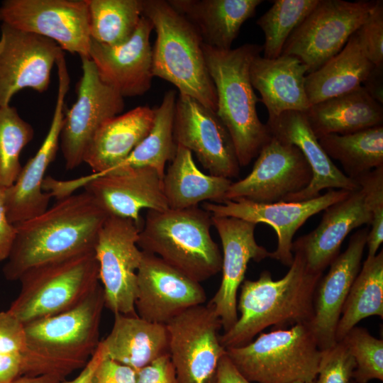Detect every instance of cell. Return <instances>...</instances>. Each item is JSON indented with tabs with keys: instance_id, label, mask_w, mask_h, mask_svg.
<instances>
[{
	"instance_id": "8992f818",
	"label": "cell",
	"mask_w": 383,
	"mask_h": 383,
	"mask_svg": "<svg viewBox=\"0 0 383 383\" xmlns=\"http://www.w3.org/2000/svg\"><path fill=\"white\" fill-rule=\"evenodd\" d=\"M211 226V215L197 206L148 210L137 244L200 283L221 270L222 255L212 239Z\"/></svg>"
},
{
	"instance_id": "ffe728a7",
	"label": "cell",
	"mask_w": 383,
	"mask_h": 383,
	"mask_svg": "<svg viewBox=\"0 0 383 383\" xmlns=\"http://www.w3.org/2000/svg\"><path fill=\"white\" fill-rule=\"evenodd\" d=\"M212 226L221 241L222 279L209 304L220 318L224 331L238 319V290L245 280L248 262L270 257V252L260 245L255 238L256 224L234 218L211 216Z\"/></svg>"
},
{
	"instance_id": "4316f807",
	"label": "cell",
	"mask_w": 383,
	"mask_h": 383,
	"mask_svg": "<svg viewBox=\"0 0 383 383\" xmlns=\"http://www.w3.org/2000/svg\"><path fill=\"white\" fill-rule=\"evenodd\" d=\"M155 109L139 106L106 121L96 131L84 156L94 174H102L124 161L150 132Z\"/></svg>"
},
{
	"instance_id": "e0dca14e",
	"label": "cell",
	"mask_w": 383,
	"mask_h": 383,
	"mask_svg": "<svg viewBox=\"0 0 383 383\" xmlns=\"http://www.w3.org/2000/svg\"><path fill=\"white\" fill-rule=\"evenodd\" d=\"M350 191L328 189L324 194L298 202L257 203L245 199L226 200L223 203L204 202L203 209L211 216L234 217L254 224L265 223L277 233V246L271 258L290 267L293 262V237L312 216L346 198Z\"/></svg>"
},
{
	"instance_id": "7c38bea8",
	"label": "cell",
	"mask_w": 383,
	"mask_h": 383,
	"mask_svg": "<svg viewBox=\"0 0 383 383\" xmlns=\"http://www.w3.org/2000/svg\"><path fill=\"white\" fill-rule=\"evenodd\" d=\"M0 22L49 38L80 58L89 57L87 0H5L0 5Z\"/></svg>"
},
{
	"instance_id": "e575fe53",
	"label": "cell",
	"mask_w": 383,
	"mask_h": 383,
	"mask_svg": "<svg viewBox=\"0 0 383 383\" xmlns=\"http://www.w3.org/2000/svg\"><path fill=\"white\" fill-rule=\"evenodd\" d=\"M372 316L383 317V251L367 257L345 299L336 327L335 341L344 336L362 319Z\"/></svg>"
},
{
	"instance_id": "7a4b0ae2",
	"label": "cell",
	"mask_w": 383,
	"mask_h": 383,
	"mask_svg": "<svg viewBox=\"0 0 383 383\" xmlns=\"http://www.w3.org/2000/svg\"><path fill=\"white\" fill-rule=\"evenodd\" d=\"M322 276L310 273L301 257L294 254L289 270L282 279L274 280L265 270L257 280H244L237 300L240 316L220 335L222 346L228 349L245 345L269 326L283 329L310 324L314 292Z\"/></svg>"
},
{
	"instance_id": "603a6c76",
	"label": "cell",
	"mask_w": 383,
	"mask_h": 383,
	"mask_svg": "<svg viewBox=\"0 0 383 383\" xmlns=\"http://www.w3.org/2000/svg\"><path fill=\"white\" fill-rule=\"evenodd\" d=\"M162 179L152 167H135L91 178L83 187L109 215L132 219L140 226L143 209H169Z\"/></svg>"
},
{
	"instance_id": "4dcf8cb0",
	"label": "cell",
	"mask_w": 383,
	"mask_h": 383,
	"mask_svg": "<svg viewBox=\"0 0 383 383\" xmlns=\"http://www.w3.org/2000/svg\"><path fill=\"white\" fill-rule=\"evenodd\" d=\"M232 182L231 179L202 172L192 152L179 145L162 179L164 194L172 209L197 206L208 200L223 203Z\"/></svg>"
},
{
	"instance_id": "cb8c5ba5",
	"label": "cell",
	"mask_w": 383,
	"mask_h": 383,
	"mask_svg": "<svg viewBox=\"0 0 383 383\" xmlns=\"http://www.w3.org/2000/svg\"><path fill=\"white\" fill-rule=\"evenodd\" d=\"M368 228L355 232L347 249L331 263L321 277L313 296V315L310 327L321 350L333 347L336 327L350 289L360 270Z\"/></svg>"
},
{
	"instance_id": "3957f363",
	"label": "cell",
	"mask_w": 383,
	"mask_h": 383,
	"mask_svg": "<svg viewBox=\"0 0 383 383\" xmlns=\"http://www.w3.org/2000/svg\"><path fill=\"white\" fill-rule=\"evenodd\" d=\"M105 307L99 284L75 307L25 324L23 376L52 374L65 378L83 368L97 349Z\"/></svg>"
},
{
	"instance_id": "74e56055",
	"label": "cell",
	"mask_w": 383,
	"mask_h": 383,
	"mask_svg": "<svg viewBox=\"0 0 383 383\" xmlns=\"http://www.w3.org/2000/svg\"><path fill=\"white\" fill-rule=\"evenodd\" d=\"M33 136V126L16 107L0 106V187H9L16 181L22 168L21 151Z\"/></svg>"
},
{
	"instance_id": "5bb4252c",
	"label": "cell",
	"mask_w": 383,
	"mask_h": 383,
	"mask_svg": "<svg viewBox=\"0 0 383 383\" xmlns=\"http://www.w3.org/2000/svg\"><path fill=\"white\" fill-rule=\"evenodd\" d=\"M311 179V169L300 150L272 135L257 156L251 172L231 183L225 201H284L306 188Z\"/></svg>"
},
{
	"instance_id": "f35d334b",
	"label": "cell",
	"mask_w": 383,
	"mask_h": 383,
	"mask_svg": "<svg viewBox=\"0 0 383 383\" xmlns=\"http://www.w3.org/2000/svg\"><path fill=\"white\" fill-rule=\"evenodd\" d=\"M353 357L356 366L353 374L355 383L383 380V340L367 329L355 326L341 340Z\"/></svg>"
},
{
	"instance_id": "ab89813d",
	"label": "cell",
	"mask_w": 383,
	"mask_h": 383,
	"mask_svg": "<svg viewBox=\"0 0 383 383\" xmlns=\"http://www.w3.org/2000/svg\"><path fill=\"white\" fill-rule=\"evenodd\" d=\"M364 190L369 204L372 222L366 245L367 257L376 255L383 241V166L377 167L356 180Z\"/></svg>"
},
{
	"instance_id": "52a82bcc",
	"label": "cell",
	"mask_w": 383,
	"mask_h": 383,
	"mask_svg": "<svg viewBox=\"0 0 383 383\" xmlns=\"http://www.w3.org/2000/svg\"><path fill=\"white\" fill-rule=\"evenodd\" d=\"M8 309L23 323L55 316L80 304L99 285L94 250L33 267L20 279Z\"/></svg>"
},
{
	"instance_id": "83f0119b",
	"label": "cell",
	"mask_w": 383,
	"mask_h": 383,
	"mask_svg": "<svg viewBox=\"0 0 383 383\" xmlns=\"http://www.w3.org/2000/svg\"><path fill=\"white\" fill-rule=\"evenodd\" d=\"M169 4L196 29L209 47L231 49L243 24L252 17L262 0H170Z\"/></svg>"
},
{
	"instance_id": "6da1fadb",
	"label": "cell",
	"mask_w": 383,
	"mask_h": 383,
	"mask_svg": "<svg viewBox=\"0 0 383 383\" xmlns=\"http://www.w3.org/2000/svg\"><path fill=\"white\" fill-rule=\"evenodd\" d=\"M109 216L84 190L57 199L43 213L15 224L16 237L3 267L5 278L18 280L33 267L94 250Z\"/></svg>"
},
{
	"instance_id": "b9f144b4",
	"label": "cell",
	"mask_w": 383,
	"mask_h": 383,
	"mask_svg": "<svg viewBox=\"0 0 383 383\" xmlns=\"http://www.w3.org/2000/svg\"><path fill=\"white\" fill-rule=\"evenodd\" d=\"M368 60L375 67L383 66V1H375L365 21L355 32Z\"/></svg>"
},
{
	"instance_id": "60d3db41",
	"label": "cell",
	"mask_w": 383,
	"mask_h": 383,
	"mask_svg": "<svg viewBox=\"0 0 383 383\" xmlns=\"http://www.w3.org/2000/svg\"><path fill=\"white\" fill-rule=\"evenodd\" d=\"M353 357L342 342L322 350L315 383H350L355 369Z\"/></svg>"
},
{
	"instance_id": "2e32d148",
	"label": "cell",
	"mask_w": 383,
	"mask_h": 383,
	"mask_svg": "<svg viewBox=\"0 0 383 383\" xmlns=\"http://www.w3.org/2000/svg\"><path fill=\"white\" fill-rule=\"evenodd\" d=\"M173 136L177 145L196 155L210 174L228 179L239 175L233 140L216 113L180 93L176 100Z\"/></svg>"
},
{
	"instance_id": "ac0fdd59",
	"label": "cell",
	"mask_w": 383,
	"mask_h": 383,
	"mask_svg": "<svg viewBox=\"0 0 383 383\" xmlns=\"http://www.w3.org/2000/svg\"><path fill=\"white\" fill-rule=\"evenodd\" d=\"M58 89L54 113L48 133L33 157L22 167L13 184L5 188V205L9 220L13 224L27 221L43 213L52 197L44 192L45 173L55 160L59 148L65 116L64 106L70 79L66 61L56 64Z\"/></svg>"
},
{
	"instance_id": "277c9868",
	"label": "cell",
	"mask_w": 383,
	"mask_h": 383,
	"mask_svg": "<svg viewBox=\"0 0 383 383\" xmlns=\"http://www.w3.org/2000/svg\"><path fill=\"white\" fill-rule=\"evenodd\" d=\"M203 51L216 88V113L231 137L240 167L247 166L272 137L258 117L260 99L250 78V64L262 48L246 43L223 50L203 43Z\"/></svg>"
},
{
	"instance_id": "d4e9b609",
	"label": "cell",
	"mask_w": 383,
	"mask_h": 383,
	"mask_svg": "<svg viewBox=\"0 0 383 383\" xmlns=\"http://www.w3.org/2000/svg\"><path fill=\"white\" fill-rule=\"evenodd\" d=\"M266 125L271 135L297 147L312 171V179L303 190L288 196L284 201L298 202L318 196L323 189H358V183L347 177L328 156L311 128L304 112L286 111Z\"/></svg>"
},
{
	"instance_id": "836d02e7",
	"label": "cell",
	"mask_w": 383,
	"mask_h": 383,
	"mask_svg": "<svg viewBox=\"0 0 383 383\" xmlns=\"http://www.w3.org/2000/svg\"><path fill=\"white\" fill-rule=\"evenodd\" d=\"M318 141L328 156L339 161L344 174L355 181L383 166L382 125L347 135H326Z\"/></svg>"
},
{
	"instance_id": "5b68a950",
	"label": "cell",
	"mask_w": 383,
	"mask_h": 383,
	"mask_svg": "<svg viewBox=\"0 0 383 383\" xmlns=\"http://www.w3.org/2000/svg\"><path fill=\"white\" fill-rule=\"evenodd\" d=\"M143 16L151 21L156 32L153 76L172 83L180 94L216 112V88L194 26L165 0H143Z\"/></svg>"
},
{
	"instance_id": "db71d44e",
	"label": "cell",
	"mask_w": 383,
	"mask_h": 383,
	"mask_svg": "<svg viewBox=\"0 0 383 383\" xmlns=\"http://www.w3.org/2000/svg\"><path fill=\"white\" fill-rule=\"evenodd\" d=\"M350 383H355V382L353 380H352Z\"/></svg>"
},
{
	"instance_id": "f907efd6",
	"label": "cell",
	"mask_w": 383,
	"mask_h": 383,
	"mask_svg": "<svg viewBox=\"0 0 383 383\" xmlns=\"http://www.w3.org/2000/svg\"><path fill=\"white\" fill-rule=\"evenodd\" d=\"M364 84L369 94L382 105V67H374Z\"/></svg>"
},
{
	"instance_id": "bcb514c9",
	"label": "cell",
	"mask_w": 383,
	"mask_h": 383,
	"mask_svg": "<svg viewBox=\"0 0 383 383\" xmlns=\"http://www.w3.org/2000/svg\"><path fill=\"white\" fill-rule=\"evenodd\" d=\"M17 234V228L9 220L5 205V187H0V262L6 260Z\"/></svg>"
},
{
	"instance_id": "d6986e66",
	"label": "cell",
	"mask_w": 383,
	"mask_h": 383,
	"mask_svg": "<svg viewBox=\"0 0 383 383\" xmlns=\"http://www.w3.org/2000/svg\"><path fill=\"white\" fill-rule=\"evenodd\" d=\"M137 272L135 311L148 321L166 325L187 309L204 304L206 295L197 282L160 257L142 251Z\"/></svg>"
},
{
	"instance_id": "7dc6e473",
	"label": "cell",
	"mask_w": 383,
	"mask_h": 383,
	"mask_svg": "<svg viewBox=\"0 0 383 383\" xmlns=\"http://www.w3.org/2000/svg\"><path fill=\"white\" fill-rule=\"evenodd\" d=\"M23 376L21 353L0 354V383H10Z\"/></svg>"
},
{
	"instance_id": "f1b7e54d",
	"label": "cell",
	"mask_w": 383,
	"mask_h": 383,
	"mask_svg": "<svg viewBox=\"0 0 383 383\" xmlns=\"http://www.w3.org/2000/svg\"><path fill=\"white\" fill-rule=\"evenodd\" d=\"M100 343L108 357L135 372L169 354L166 325L148 321L138 314L115 313L112 329Z\"/></svg>"
},
{
	"instance_id": "f546056e",
	"label": "cell",
	"mask_w": 383,
	"mask_h": 383,
	"mask_svg": "<svg viewBox=\"0 0 383 383\" xmlns=\"http://www.w3.org/2000/svg\"><path fill=\"white\" fill-rule=\"evenodd\" d=\"M305 115L318 139L329 134L347 135L382 125V105L363 86L310 106Z\"/></svg>"
},
{
	"instance_id": "8fae6325",
	"label": "cell",
	"mask_w": 383,
	"mask_h": 383,
	"mask_svg": "<svg viewBox=\"0 0 383 383\" xmlns=\"http://www.w3.org/2000/svg\"><path fill=\"white\" fill-rule=\"evenodd\" d=\"M166 326L169 355L179 383H216L226 349L218 333L222 323L211 306L191 307Z\"/></svg>"
},
{
	"instance_id": "7bdbcfd3",
	"label": "cell",
	"mask_w": 383,
	"mask_h": 383,
	"mask_svg": "<svg viewBox=\"0 0 383 383\" xmlns=\"http://www.w3.org/2000/svg\"><path fill=\"white\" fill-rule=\"evenodd\" d=\"M26 345L25 324L9 310L0 311V354L23 353Z\"/></svg>"
},
{
	"instance_id": "681fc988",
	"label": "cell",
	"mask_w": 383,
	"mask_h": 383,
	"mask_svg": "<svg viewBox=\"0 0 383 383\" xmlns=\"http://www.w3.org/2000/svg\"><path fill=\"white\" fill-rule=\"evenodd\" d=\"M104 355V350L101 343H99L97 349L86 365L82 368L80 373L73 379L64 382L63 383H90L91 376Z\"/></svg>"
},
{
	"instance_id": "8d00e7d4",
	"label": "cell",
	"mask_w": 383,
	"mask_h": 383,
	"mask_svg": "<svg viewBox=\"0 0 383 383\" xmlns=\"http://www.w3.org/2000/svg\"><path fill=\"white\" fill-rule=\"evenodd\" d=\"M319 0H275L257 21L265 35L263 57L273 59L282 53L291 33L318 4Z\"/></svg>"
},
{
	"instance_id": "d590c367",
	"label": "cell",
	"mask_w": 383,
	"mask_h": 383,
	"mask_svg": "<svg viewBox=\"0 0 383 383\" xmlns=\"http://www.w3.org/2000/svg\"><path fill=\"white\" fill-rule=\"evenodd\" d=\"M91 40L109 46L127 42L143 16V0H87Z\"/></svg>"
},
{
	"instance_id": "c3c4849f",
	"label": "cell",
	"mask_w": 383,
	"mask_h": 383,
	"mask_svg": "<svg viewBox=\"0 0 383 383\" xmlns=\"http://www.w3.org/2000/svg\"><path fill=\"white\" fill-rule=\"evenodd\" d=\"M216 383H252L243 377L231 362L226 353L220 360Z\"/></svg>"
},
{
	"instance_id": "ee69618b",
	"label": "cell",
	"mask_w": 383,
	"mask_h": 383,
	"mask_svg": "<svg viewBox=\"0 0 383 383\" xmlns=\"http://www.w3.org/2000/svg\"><path fill=\"white\" fill-rule=\"evenodd\" d=\"M90 383H136V372L104 355L95 369Z\"/></svg>"
},
{
	"instance_id": "ba28073f",
	"label": "cell",
	"mask_w": 383,
	"mask_h": 383,
	"mask_svg": "<svg viewBox=\"0 0 383 383\" xmlns=\"http://www.w3.org/2000/svg\"><path fill=\"white\" fill-rule=\"evenodd\" d=\"M235 368L248 380L257 383H292L316 380L322 350L310 324L261 333L239 347L226 349Z\"/></svg>"
},
{
	"instance_id": "9a60e30c",
	"label": "cell",
	"mask_w": 383,
	"mask_h": 383,
	"mask_svg": "<svg viewBox=\"0 0 383 383\" xmlns=\"http://www.w3.org/2000/svg\"><path fill=\"white\" fill-rule=\"evenodd\" d=\"M62 51L49 38L1 23L0 106L10 105L12 97L24 89L45 92Z\"/></svg>"
},
{
	"instance_id": "816d5d0a",
	"label": "cell",
	"mask_w": 383,
	"mask_h": 383,
	"mask_svg": "<svg viewBox=\"0 0 383 383\" xmlns=\"http://www.w3.org/2000/svg\"><path fill=\"white\" fill-rule=\"evenodd\" d=\"M63 379L56 375L21 376L10 383H60Z\"/></svg>"
},
{
	"instance_id": "44dd1931",
	"label": "cell",
	"mask_w": 383,
	"mask_h": 383,
	"mask_svg": "<svg viewBox=\"0 0 383 383\" xmlns=\"http://www.w3.org/2000/svg\"><path fill=\"white\" fill-rule=\"evenodd\" d=\"M371 222L370 208L360 187L346 198L328 206L318 226L293 242L292 252L301 257L310 273L323 275L340 254V246L349 233Z\"/></svg>"
},
{
	"instance_id": "30bf717a",
	"label": "cell",
	"mask_w": 383,
	"mask_h": 383,
	"mask_svg": "<svg viewBox=\"0 0 383 383\" xmlns=\"http://www.w3.org/2000/svg\"><path fill=\"white\" fill-rule=\"evenodd\" d=\"M140 231L130 218L109 216L94 246L105 307L113 314L136 315L137 272L142 250L137 242Z\"/></svg>"
},
{
	"instance_id": "7402d4cb",
	"label": "cell",
	"mask_w": 383,
	"mask_h": 383,
	"mask_svg": "<svg viewBox=\"0 0 383 383\" xmlns=\"http://www.w3.org/2000/svg\"><path fill=\"white\" fill-rule=\"evenodd\" d=\"M153 29L151 21L143 16L133 36L121 45L109 46L91 39L89 56L100 78L123 98L143 95L151 87Z\"/></svg>"
},
{
	"instance_id": "f5cc1de1",
	"label": "cell",
	"mask_w": 383,
	"mask_h": 383,
	"mask_svg": "<svg viewBox=\"0 0 383 383\" xmlns=\"http://www.w3.org/2000/svg\"><path fill=\"white\" fill-rule=\"evenodd\" d=\"M292 383H315V380L314 381H311V382H302V381H295Z\"/></svg>"
},
{
	"instance_id": "4fadbf2b",
	"label": "cell",
	"mask_w": 383,
	"mask_h": 383,
	"mask_svg": "<svg viewBox=\"0 0 383 383\" xmlns=\"http://www.w3.org/2000/svg\"><path fill=\"white\" fill-rule=\"evenodd\" d=\"M82 74L77 87V100L65 114L60 148L65 167L74 170L84 162L85 152L98 129L121 113L123 97L99 77L93 61L81 57Z\"/></svg>"
},
{
	"instance_id": "484cf974",
	"label": "cell",
	"mask_w": 383,
	"mask_h": 383,
	"mask_svg": "<svg viewBox=\"0 0 383 383\" xmlns=\"http://www.w3.org/2000/svg\"><path fill=\"white\" fill-rule=\"evenodd\" d=\"M308 67L297 57L282 54L273 59L255 56L250 67L254 89L261 95L260 101L267 109L268 119L286 111L305 113L311 106L305 79Z\"/></svg>"
},
{
	"instance_id": "f6af8a7d",
	"label": "cell",
	"mask_w": 383,
	"mask_h": 383,
	"mask_svg": "<svg viewBox=\"0 0 383 383\" xmlns=\"http://www.w3.org/2000/svg\"><path fill=\"white\" fill-rule=\"evenodd\" d=\"M136 383H179L170 355L159 357L136 372Z\"/></svg>"
},
{
	"instance_id": "1f68e13d",
	"label": "cell",
	"mask_w": 383,
	"mask_h": 383,
	"mask_svg": "<svg viewBox=\"0 0 383 383\" xmlns=\"http://www.w3.org/2000/svg\"><path fill=\"white\" fill-rule=\"evenodd\" d=\"M374 68L353 33L337 55L306 75L305 89L311 106L360 88Z\"/></svg>"
},
{
	"instance_id": "9c48e42d",
	"label": "cell",
	"mask_w": 383,
	"mask_h": 383,
	"mask_svg": "<svg viewBox=\"0 0 383 383\" xmlns=\"http://www.w3.org/2000/svg\"><path fill=\"white\" fill-rule=\"evenodd\" d=\"M375 1L319 0L291 33L282 53L313 72L337 55L366 19Z\"/></svg>"
},
{
	"instance_id": "d6a6232c",
	"label": "cell",
	"mask_w": 383,
	"mask_h": 383,
	"mask_svg": "<svg viewBox=\"0 0 383 383\" xmlns=\"http://www.w3.org/2000/svg\"><path fill=\"white\" fill-rule=\"evenodd\" d=\"M176 100L175 91H167L160 105L155 109V119L150 132L128 157L117 166L102 174L93 173L87 176V179L130 168L143 167L155 169L163 177L165 165L168 161L171 162L173 160L177 148L173 136Z\"/></svg>"
}]
</instances>
